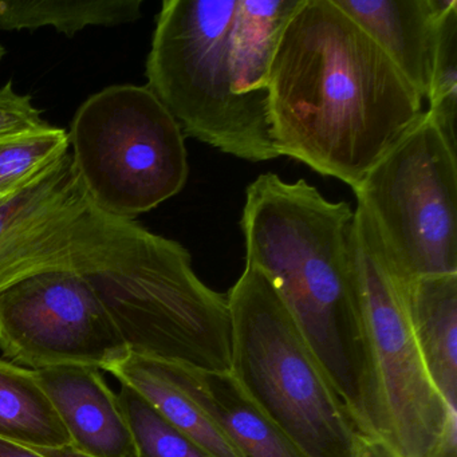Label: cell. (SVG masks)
<instances>
[{
	"label": "cell",
	"mask_w": 457,
	"mask_h": 457,
	"mask_svg": "<svg viewBox=\"0 0 457 457\" xmlns=\"http://www.w3.org/2000/svg\"><path fill=\"white\" fill-rule=\"evenodd\" d=\"M430 457H456V432L449 435Z\"/></svg>",
	"instance_id": "26"
},
{
	"label": "cell",
	"mask_w": 457,
	"mask_h": 457,
	"mask_svg": "<svg viewBox=\"0 0 457 457\" xmlns=\"http://www.w3.org/2000/svg\"><path fill=\"white\" fill-rule=\"evenodd\" d=\"M456 0H334L427 100L438 23Z\"/></svg>",
	"instance_id": "12"
},
{
	"label": "cell",
	"mask_w": 457,
	"mask_h": 457,
	"mask_svg": "<svg viewBox=\"0 0 457 457\" xmlns=\"http://www.w3.org/2000/svg\"><path fill=\"white\" fill-rule=\"evenodd\" d=\"M427 113L457 151V0L440 18L430 73Z\"/></svg>",
	"instance_id": "20"
},
{
	"label": "cell",
	"mask_w": 457,
	"mask_h": 457,
	"mask_svg": "<svg viewBox=\"0 0 457 457\" xmlns=\"http://www.w3.org/2000/svg\"><path fill=\"white\" fill-rule=\"evenodd\" d=\"M0 352L31 370H111L130 354L108 310L74 270L42 272L0 293Z\"/></svg>",
	"instance_id": "9"
},
{
	"label": "cell",
	"mask_w": 457,
	"mask_h": 457,
	"mask_svg": "<svg viewBox=\"0 0 457 457\" xmlns=\"http://www.w3.org/2000/svg\"><path fill=\"white\" fill-rule=\"evenodd\" d=\"M117 398L127 417L138 457H213L170 424L132 387L121 385Z\"/></svg>",
	"instance_id": "19"
},
{
	"label": "cell",
	"mask_w": 457,
	"mask_h": 457,
	"mask_svg": "<svg viewBox=\"0 0 457 457\" xmlns=\"http://www.w3.org/2000/svg\"><path fill=\"white\" fill-rule=\"evenodd\" d=\"M239 0H164L146 87L184 136L250 162L278 159L267 101L237 93L232 31Z\"/></svg>",
	"instance_id": "4"
},
{
	"label": "cell",
	"mask_w": 457,
	"mask_h": 457,
	"mask_svg": "<svg viewBox=\"0 0 457 457\" xmlns=\"http://www.w3.org/2000/svg\"><path fill=\"white\" fill-rule=\"evenodd\" d=\"M354 194L403 282L457 274V154L427 112Z\"/></svg>",
	"instance_id": "7"
},
{
	"label": "cell",
	"mask_w": 457,
	"mask_h": 457,
	"mask_svg": "<svg viewBox=\"0 0 457 457\" xmlns=\"http://www.w3.org/2000/svg\"><path fill=\"white\" fill-rule=\"evenodd\" d=\"M44 170H45V168H44ZM38 173H37V175H38ZM36 176H34V178H36ZM34 178H31V179H34ZM31 179H30V180H31ZM30 180L25 181V183L20 184V186L12 187V188L0 189V202H2V200H4V199H6L7 196H10V195L14 194V192L17 191V189H20L21 187L25 186V184L29 183V181H30Z\"/></svg>",
	"instance_id": "27"
},
{
	"label": "cell",
	"mask_w": 457,
	"mask_h": 457,
	"mask_svg": "<svg viewBox=\"0 0 457 457\" xmlns=\"http://www.w3.org/2000/svg\"><path fill=\"white\" fill-rule=\"evenodd\" d=\"M34 451L39 452L46 457H87L85 454L79 453L76 449L71 446H65V448L47 449V448H33Z\"/></svg>",
	"instance_id": "25"
},
{
	"label": "cell",
	"mask_w": 457,
	"mask_h": 457,
	"mask_svg": "<svg viewBox=\"0 0 457 457\" xmlns=\"http://www.w3.org/2000/svg\"><path fill=\"white\" fill-rule=\"evenodd\" d=\"M231 373L306 457H357L360 435L269 278L245 264L227 295Z\"/></svg>",
	"instance_id": "5"
},
{
	"label": "cell",
	"mask_w": 457,
	"mask_h": 457,
	"mask_svg": "<svg viewBox=\"0 0 457 457\" xmlns=\"http://www.w3.org/2000/svg\"><path fill=\"white\" fill-rule=\"evenodd\" d=\"M4 47L0 46V61H2V58H4Z\"/></svg>",
	"instance_id": "28"
},
{
	"label": "cell",
	"mask_w": 457,
	"mask_h": 457,
	"mask_svg": "<svg viewBox=\"0 0 457 457\" xmlns=\"http://www.w3.org/2000/svg\"><path fill=\"white\" fill-rule=\"evenodd\" d=\"M143 0H0V30L54 28L73 37L90 26L127 25L140 20Z\"/></svg>",
	"instance_id": "18"
},
{
	"label": "cell",
	"mask_w": 457,
	"mask_h": 457,
	"mask_svg": "<svg viewBox=\"0 0 457 457\" xmlns=\"http://www.w3.org/2000/svg\"><path fill=\"white\" fill-rule=\"evenodd\" d=\"M0 438L30 448L71 446L36 371L0 358Z\"/></svg>",
	"instance_id": "17"
},
{
	"label": "cell",
	"mask_w": 457,
	"mask_h": 457,
	"mask_svg": "<svg viewBox=\"0 0 457 457\" xmlns=\"http://www.w3.org/2000/svg\"><path fill=\"white\" fill-rule=\"evenodd\" d=\"M68 136L90 202L109 215L135 220L188 180L183 130L148 87L96 93L74 114Z\"/></svg>",
	"instance_id": "6"
},
{
	"label": "cell",
	"mask_w": 457,
	"mask_h": 457,
	"mask_svg": "<svg viewBox=\"0 0 457 457\" xmlns=\"http://www.w3.org/2000/svg\"><path fill=\"white\" fill-rule=\"evenodd\" d=\"M406 312L425 368L457 411V274L405 282Z\"/></svg>",
	"instance_id": "14"
},
{
	"label": "cell",
	"mask_w": 457,
	"mask_h": 457,
	"mask_svg": "<svg viewBox=\"0 0 457 457\" xmlns=\"http://www.w3.org/2000/svg\"><path fill=\"white\" fill-rule=\"evenodd\" d=\"M49 125L30 96L15 92L12 82L0 87V143L38 132Z\"/></svg>",
	"instance_id": "22"
},
{
	"label": "cell",
	"mask_w": 457,
	"mask_h": 457,
	"mask_svg": "<svg viewBox=\"0 0 457 457\" xmlns=\"http://www.w3.org/2000/svg\"><path fill=\"white\" fill-rule=\"evenodd\" d=\"M357 457H400L397 452L381 438H369L360 436Z\"/></svg>",
	"instance_id": "23"
},
{
	"label": "cell",
	"mask_w": 457,
	"mask_h": 457,
	"mask_svg": "<svg viewBox=\"0 0 457 457\" xmlns=\"http://www.w3.org/2000/svg\"><path fill=\"white\" fill-rule=\"evenodd\" d=\"M303 0H239L232 31L237 93L267 101L270 71L283 31Z\"/></svg>",
	"instance_id": "16"
},
{
	"label": "cell",
	"mask_w": 457,
	"mask_h": 457,
	"mask_svg": "<svg viewBox=\"0 0 457 457\" xmlns=\"http://www.w3.org/2000/svg\"><path fill=\"white\" fill-rule=\"evenodd\" d=\"M164 362L170 376L226 433L242 457H306L248 397L231 371Z\"/></svg>",
	"instance_id": "13"
},
{
	"label": "cell",
	"mask_w": 457,
	"mask_h": 457,
	"mask_svg": "<svg viewBox=\"0 0 457 457\" xmlns=\"http://www.w3.org/2000/svg\"><path fill=\"white\" fill-rule=\"evenodd\" d=\"M245 264L269 278L358 435L392 446L355 267L354 211L306 180L258 176L243 207Z\"/></svg>",
	"instance_id": "2"
},
{
	"label": "cell",
	"mask_w": 457,
	"mask_h": 457,
	"mask_svg": "<svg viewBox=\"0 0 457 457\" xmlns=\"http://www.w3.org/2000/svg\"><path fill=\"white\" fill-rule=\"evenodd\" d=\"M422 103L334 0H303L283 31L267 87L279 156L354 191L422 119Z\"/></svg>",
	"instance_id": "1"
},
{
	"label": "cell",
	"mask_w": 457,
	"mask_h": 457,
	"mask_svg": "<svg viewBox=\"0 0 457 457\" xmlns=\"http://www.w3.org/2000/svg\"><path fill=\"white\" fill-rule=\"evenodd\" d=\"M355 267L377 377L400 457H430L456 432V411L425 368L406 312L403 285L366 211H354Z\"/></svg>",
	"instance_id": "8"
},
{
	"label": "cell",
	"mask_w": 457,
	"mask_h": 457,
	"mask_svg": "<svg viewBox=\"0 0 457 457\" xmlns=\"http://www.w3.org/2000/svg\"><path fill=\"white\" fill-rule=\"evenodd\" d=\"M71 255L132 354L231 370L227 296L199 279L183 245L90 202L74 227Z\"/></svg>",
	"instance_id": "3"
},
{
	"label": "cell",
	"mask_w": 457,
	"mask_h": 457,
	"mask_svg": "<svg viewBox=\"0 0 457 457\" xmlns=\"http://www.w3.org/2000/svg\"><path fill=\"white\" fill-rule=\"evenodd\" d=\"M90 199L71 152L0 202V293L57 270H73L74 227Z\"/></svg>",
	"instance_id": "10"
},
{
	"label": "cell",
	"mask_w": 457,
	"mask_h": 457,
	"mask_svg": "<svg viewBox=\"0 0 457 457\" xmlns=\"http://www.w3.org/2000/svg\"><path fill=\"white\" fill-rule=\"evenodd\" d=\"M109 373L140 393L164 419L213 457H242L226 433L170 376L162 361L130 353Z\"/></svg>",
	"instance_id": "15"
},
{
	"label": "cell",
	"mask_w": 457,
	"mask_h": 457,
	"mask_svg": "<svg viewBox=\"0 0 457 457\" xmlns=\"http://www.w3.org/2000/svg\"><path fill=\"white\" fill-rule=\"evenodd\" d=\"M71 441L87 457H138L117 395L100 370L58 366L34 370Z\"/></svg>",
	"instance_id": "11"
},
{
	"label": "cell",
	"mask_w": 457,
	"mask_h": 457,
	"mask_svg": "<svg viewBox=\"0 0 457 457\" xmlns=\"http://www.w3.org/2000/svg\"><path fill=\"white\" fill-rule=\"evenodd\" d=\"M71 151L69 136L49 127L0 143V189L20 186Z\"/></svg>",
	"instance_id": "21"
},
{
	"label": "cell",
	"mask_w": 457,
	"mask_h": 457,
	"mask_svg": "<svg viewBox=\"0 0 457 457\" xmlns=\"http://www.w3.org/2000/svg\"><path fill=\"white\" fill-rule=\"evenodd\" d=\"M0 457H46L30 446L0 438Z\"/></svg>",
	"instance_id": "24"
}]
</instances>
